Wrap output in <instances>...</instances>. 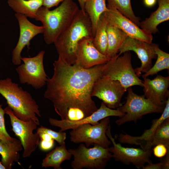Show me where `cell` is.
Masks as SVG:
<instances>
[{"label": "cell", "instance_id": "cell-1", "mask_svg": "<svg viewBox=\"0 0 169 169\" xmlns=\"http://www.w3.org/2000/svg\"><path fill=\"white\" fill-rule=\"evenodd\" d=\"M104 64L85 69L68 64L59 56L54 61V74L48 78L44 97L52 102L61 120H80L98 109L91 93Z\"/></svg>", "mask_w": 169, "mask_h": 169}, {"label": "cell", "instance_id": "cell-2", "mask_svg": "<svg viewBox=\"0 0 169 169\" xmlns=\"http://www.w3.org/2000/svg\"><path fill=\"white\" fill-rule=\"evenodd\" d=\"M92 23L88 14L79 9L69 25L57 37L54 44L63 61L75 64L76 52L79 42L85 38H93Z\"/></svg>", "mask_w": 169, "mask_h": 169}, {"label": "cell", "instance_id": "cell-3", "mask_svg": "<svg viewBox=\"0 0 169 169\" xmlns=\"http://www.w3.org/2000/svg\"><path fill=\"white\" fill-rule=\"evenodd\" d=\"M79 9L73 0H64L52 10L43 6L39 9L35 19L42 23L44 38L47 44L54 43L70 23Z\"/></svg>", "mask_w": 169, "mask_h": 169}, {"label": "cell", "instance_id": "cell-4", "mask_svg": "<svg viewBox=\"0 0 169 169\" xmlns=\"http://www.w3.org/2000/svg\"><path fill=\"white\" fill-rule=\"evenodd\" d=\"M0 94L16 117L24 121L32 120L37 125H39L37 116L41 117L39 106L29 92L7 77L0 79Z\"/></svg>", "mask_w": 169, "mask_h": 169}, {"label": "cell", "instance_id": "cell-5", "mask_svg": "<svg viewBox=\"0 0 169 169\" xmlns=\"http://www.w3.org/2000/svg\"><path fill=\"white\" fill-rule=\"evenodd\" d=\"M131 54L130 51L122 56L117 54L104 64L101 77L118 81L127 90L134 85L143 87V81L139 78L132 67Z\"/></svg>", "mask_w": 169, "mask_h": 169}, {"label": "cell", "instance_id": "cell-6", "mask_svg": "<svg viewBox=\"0 0 169 169\" xmlns=\"http://www.w3.org/2000/svg\"><path fill=\"white\" fill-rule=\"evenodd\" d=\"M93 147H87L83 144L76 149L68 150L74 156L71 166L73 169L85 168L103 169L112 157L109 147L105 148L96 144Z\"/></svg>", "mask_w": 169, "mask_h": 169}, {"label": "cell", "instance_id": "cell-7", "mask_svg": "<svg viewBox=\"0 0 169 169\" xmlns=\"http://www.w3.org/2000/svg\"><path fill=\"white\" fill-rule=\"evenodd\" d=\"M127 90L128 93L125 103L117 109L125 114L115 121L117 125H120L131 121L136 123L146 114L162 112L164 108L155 105L145 98L144 95H138L135 94L131 87Z\"/></svg>", "mask_w": 169, "mask_h": 169}, {"label": "cell", "instance_id": "cell-8", "mask_svg": "<svg viewBox=\"0 0 169 169\" xmlns=\"http://www.w3.org/2000/svg\"><path fill=\"white\" fill-rule=\"evenodd\" d=\"M110 125L109 117L102 119L95 125H80L70 132V140L74 143H84L87 147L96 144L108 148L111 142L108 139L106 131Z\"/></svg>", "mask_w": 169, "mask_h": 169}, {"label": "cell", "instance_id": "cell-9", "mask_svg": "<svg viewBox=\"0 0 169 169\" xmlns=\"http://www.w3.org/2000/svg\"><path fill=\"white\" fill-rule=\"evenodd\" d=\"M45 51L42 50L35 56L22 57L23 64L16 69L20 83L39 89L46 84L48 79L44 70L43 59Z\"/></svg>", "mask_w": 169, "mask_h": 169}, {"label": "cell", "instance_id": "cell-10", "mask_svg": "<svg viewBox=\"0 0 169 169\" xmlns=\"http://www.w3.org/2000/svg\"><path fill=\"white\" fill-rule=\"evenodd\" d=\"M5 113L9 116L12 131L19 139L24 149L23 157L27 158L30 156L39 145L40 139L38 134H34L33 131L37 128V125L33 120L27 121L22 120L14 114L8 106L4 109Z\"/></svg>", "mask_w": 169, "mask_h": 169}, {"label": "cell", "instance_id": "cell-11", "mask_svg": "<svg viewBox=\"0 0 169 169\" xmlns=\"http://www.w3.org/2000/svg\"><path fill=\"white\" fill-rule=\"evenodd\" d=\"M110 130V125L106 131V134L113 145L112 146L109 147V150L112 153V157L115 161H121L127 165L132 163L138 169L142 168L146 163H152L150 159L152 151L151 149L122 146L121 144L115 142L112 136Z\"/></svg>", "mask_w": 169, "mask_h": 169}, {"label": "cell", "instance_id": "cell-12", "mask_svg": "<svg viewBox=\"0 0 169 169\" xmlns=\"http://www.w3.org/2000/svg\"><path fill=\"white\" fill-rule=\"evenodd\" d=\"M126 91L118 81L101 77L94 84L91 96L102 100L108 108L115 109L122 105L121 100Z\"/></svg>", "mask_w": 169, "mask_h": 169}, {"label": "cell", "instance_id": "cell-13", "mask_svg": "<svg viewBox=\"0 0 169 169\" xmlns=\"http://www.w3.org/2000/svg\"><path fill=\"white\" fill-rule=\"evenodd\" d=\"M107 6V9L105 13L108 23L120 28L129 37L152 43V34L140 28L114 7L108 4Z\"/></svg>", "mask_w": 169, "mask_h": 169}, {"label": "cell", "instance_id": "cell-14", "mask_svg": "<svg viewBox=\"0 0 169 169\" xmlns=\"http://www.w3.org/2000/svg\"><path fill=\"white\" fill-rule=\"evenodd\" d=\"M134 51L137 55L141 62L140 67L135 69L138 77L142 73H146L152 66V60L156 59L157 55L152 43L128 37L120 47L119 56L128 51Z\"/></svg>", "mask_w": 169, "mask_h": 169}, {"label": "cell", "instance_id": "cell-15", "mask_svg": "<svg viewBox=\"0 0 169 169\" xmlns=\"http://www.w3.org/2000/svg\"><path fill=\"white\" fill-rule=\"evenodd\" d=\"M19 27V36L18 43L12 52V62L15 65H19L21 62V53L26 46L29 48L30 41L36 36L43 33V26H38L31 23L22 14L16 13Z\"/></svg>", "mask_w": 169, "mask_h": 169}, {"label": "cell", "instance_id": "cell-16", "mask_svg": "<svg viewBox=\"0 0 169 169\" xmlns=\"http://www.w3.org/2000/svg\"><path fill=\"white\" fill-rule=\"evenodd\" d=\"M125 114L118 109H113L107 107L102 102L100 107L90 115L80 120L70 121L67 120H59L49 118V121L51 125L60 128V132L69 129H73L83 124H89L95 125L102 119L111 116H117L120 117Z\"/></svg>", "mask_w": 169, "mask_h": 169}, {"label": "cell", "instance_id": "cell-17", "mask_svg": "<svg viewBox=\"0 0 169 169\" xmlns=\"http://www.w3.org/2000/svg\"><path fill=\"white\" fill-rule=\"evenodd\" d=\"M93 39L84 38L78 46L75 64L84 69H88L105 64L111 59L96 48L93 44Z\"/></svg>", "mask_w": 169, "mask_h": 169}, {"label": "cell", "instance_id": "cell-18", "mask_svg": "<svg viewBox=\"0 0 169 169\" xmlns=\"http://www.w3.org/2000/svg\"><path fill=\"white\" fill-rule=\"evenodd\" d=\"M143 78L145 97L155 105L164 108L169 98V77L160 75L152 80L147 77Z\"/></svg>", "mask_w": 169, "mask_h": 169}, {"label": "cell", "instance_id": "cell-19", "mask_svg": "<svg viewBox=\"0 0 169 169\" xmlns=\"http://www.w3.org/2000/svg\"><path fill=\"white\" fill-rule=\"evenodd\" d=\"M158 2L157 9L140 23L141 28L151 34L158 32L159 24L169 19V0H158Z\"/></svg>", "mask_w": 169, "mask_h": 169}, {"label": "cell", "instance_id": "cell-20", "mask_svg": "<svg viewBox=\"0 0 169 169\" xmlns=\"http://www.w3.org/2000/svg\"><path fill=\"white\" fill-rule=\"evenodd\" d=\"M169 118V98L167 99L164 110L161 116L158 118L153 120L150 128L145 131L140 136H133L126 133L120 134L118 139L121 143L130 144H135L141 146V143L145 142L153 135L156 130L166 119Z\"/></svg>", "mask_w": 169, "mask_h": 169}, {"label": "cell", "instance_id": "cell-21", "mask_svg": "<svg viewBox=\"0 0 169 169\" xmlns=\"http://www.w3.org/2000/svg\"><path fill=\"white\" fill-rule=\"evenodd\" d=\"M22 146L20 140L16 138L8 143H0L1 162L5 169H11L14 162L18 161L20 158L18 152L22 150Z\"/></svg>", "mask_w": 169, "mask_h": 169}, {"label": "cell", "instance_id": "cell-22", "mask_svg": "<svg viewBox=\"0 0 169 169\" xmlns=\"http://www.w3.org/2000/svg\"><path fill=\"white\" fill-rule=\"evenodd\" d=\"M106 32L107 48L106 55L111 59L116 56L122 44L128 36L120 28L108 23Z\"/></svg>", "mask_w": 169, "mask_h": 169}, {"label": "cell", "instance_id": "cell-23", "mask_svg": "<svg viewBox=\"0 0 169 169\" xmlns=\"http://www.w3.org/2000/svg\"><path fill=\"white\" fill-rule=\"evenodd\" d=\"M7 3L16 13L35 19L37 11L43 6L42 0H8Z\"/></svg>", "mask_w": 169, "mask_h": 169}, {"label": "cell", "instance_id": "cell-24", "mask_svg": "<svg viewBox=\"0 0 169 169\" xmlns=\"http://www.w3.org/2000/svg\"><path fill=\"white\" fill-rule=\"evenodd\" d=\"M71 154L67 150L65 144L56 147L53 151L47 154L41 164L42 167H52L54 169H62L61 165L65 160H69Z\"/></svg>", "mask_w": 169, "mask_h": 169}, {"label": "cell", "instance_id": "cell-25", "mask_svg": "<svg viewBox=\"0 0 169 169\" xmlns=\"http://www.w3.org/2000/svg\"><path fill=\"white\" fill-rule=\"evenodd\" d=\"M108 23L105 12L100 16L96 26L93 39V44L102 54L106 55L107 48L106 27Z\"/></svg>", "mask_w": 169, "mask_h": 169}, {"label": "cell", "instance_id": "cell-26", "mask_svg": "<svg viewBox=\"0 0 169 169\" xmlns=\"http://www.w3.org/2000/svg\"><path fill=\"white\" fill-rule=\"evenodd\" d=\"M160 144H163L169 148V118L162 123L141 148L144 150L151 149L152 146Z\"/></svg>", "mask_w": 169, "mask_h": 169}, {"label": "cell", "instance_id": "cell-27", "mask_svg": "<svg viewBox=\"0 0 169 169\" xmlns=\"http://www.w3.org/2000/svg\"><path fill=\"white\" fill-rule=\"evenodd\" d=\"M106 1L107 0H86L85 1L84 11L91 21L94 35L100 16L107 9Z\"/></svg>", "mask_w": 169, "mask_h": 169}, {"label": "cell", "instance_id": "cell-28", "mask_svg": "<svg viewBox=\"0 0 169 169\" xmlns=\"http://www.w3.org/2000/svg\"><path fill=\"white\" fill-rule=\"evenodd\" d=\"M152 44L157 55V60L154 66L142 75L143 78L157 74L161 70L169 69V54L161 50L158 44L152 43Z\"/></svg>", "mask_w": 169, "mask_h": 169}, {"label": "cell", "instance_id": "cell-29", "mask_svg": "<svg viewBox=\"0 0 169 169\" xmlns=\"http://www.w3.org/2000/svg\"><path fill=\"white\" fill-rule=\"evenodd\" d=\"M107 1L108 4L115 8L139 26L141 19L135 15L131 7V0H107Z\"/></svg>", "mask_w": 169, "mask_h": 169}, {"label": "cell", "instance_id": "cell-30", "mask_svg": "<svg viewBox=\"0 0 169 169\" xmlns=\"http://www.w3.org/2000/svg\"><path fill=\"white\" fill-rule=\"evenodd\" d=\"M5 112L0 104V143H8L13 141L15 138L10 136L5 127L4 114Z\"/></svg>", "mask_w": 169, "mask_h": 169}, {"label": "cell", "instance_id": "cell-31", "mask_svg": "<svg viewBox=\"0 0 169 169\" xmlns=\"http://www.w3.org/2000/svg\"><path fill=\"white\" fill-rule=\"evenodd\" d=\"M37 132V133L44 132L48 134L54 140L57 141L59 145L65 144V141L66 139V134L63 131L56 132L41 125L38 128Z\"/></svg>", "mask_w": 169, "mask_h": 169}, {"label": "cell", "instance_id": "cell-32", "mask_svg": "<svg viewBox=\"0 0 169 169\" xmlns=\"http://www.w3.org/2000/svg\"><path fill=\"white\" fill-rule=\"evenodd\" d=\"M169 148L165 145L160 144L154 146L153 149L154 155L158 158H162L167 154L169 152Z\"/></svg>", "mask_w": 169, "mask_h": 169}, {"label": "cell", "instance_id": "cell-33", "mask_svg": "<svg viewBox=\"0 0 169 169\" xmlns=\"http://www.w3.org/2000/svg\"><path fill=\"white\" fill-rule=\"evenodd\" d=\"M54 140L48 141L41 140L39 145L40 149L44 151H47L52 149L54 147Z\"/></svg>", "mask_w": 169, "mask_h": 169}, {"label": "cell", "instance_id": "cell-34", "mask_svg": "<svg viewBox=\"0 0 169 169\" xmlns=\"http://www.w3.org/2000/svg\"><path fill=\"white\" fill-rule=\"evenodd\" d=\"M64 0H42L43 6L48 8L57 6Z\"/></svg>", "mask_w": 169, "mask_h": 169}, {"label": "cell", "instance_id": "cell-35", "mask_svg": "<svg viewBox=\"0 0 169 169\" xmlns=\"http://www.w3.org/2000/svg\"><path fill=\"white\" fill-rule=\"evenodd\" d=\"M143 169H163V165L161 162L153 164L152 163L148 164L146 166H144L142 168Z\"/></svg>", "mask_w": 169, "mask_h": 169}, {"label": "cell", "instance_id": "cell-36", "mask_svg": "<svg viewBox=\"0 0 169 169\" xmlns=\"http://www.w3.org/2000/svg\"><path fill=\"white\" fill-rule=\"evenodd\" d=\"M161 162L163 165V169H168L169 168V152L165 156Z\"/></svg>", "mask_w": 169, "mask_h": 169}, {"label": "cell", "instance_id": "cell-37", "mask_svg": "<svg viewBox=\"0 0 169 169\" xmlns=\"http://www.w3.org/2000/svg\"><path fill=\"white\" fill-rule=\"evenodd\" d=\"M157 0H144L145 5L148 7H151L156 3Z\"/></svg>", "mask_w": 169, "mask_h": 169}, {"label": "cell", "instance_id": "cell-38", "mask_svg": "<svg viewBox=\"0 0 169 169\" xmlns=\"http://www.w3.org/2000/svg\"><path fill=\"white\" fill-rule=\"evenodd\" d=\"M80 7V9L83 12L84 11V4L86 0H77Z\"/></svg>", "mask_w": 169, "mask_h": 169}, {"label": "cell", "instance_id": "cell-39", "mask_svg": "<svg viewBox=\"0 0 169 169\" xmlns=\"http://www.w3.org/2000/svg\"><path fill=\"white\" fill-rule=\"evenodd\" d=\"M0 169H6L2 165L1 162H0Z\"/></svg>", "mask_w": 169, "mask_h": 169}]
</instances>
